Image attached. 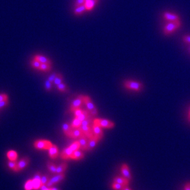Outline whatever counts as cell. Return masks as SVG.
Here are the masks:
<instances>
[{"instance_id": "11a10c76", "label": "cell", "mask_w": 190, "mask_h": 190, "mask_svg": "<svg viewBox=\"0 0 190 190\" xmlns=\"http://www.w3.org/2000/svg\"><path fill=\"white\" fill-rule=\"evenodd\" d=\"M45 190H51V188H47V189H45Z\"/></svg>"}, {"instance_id": "4fadbf2b", "label": "cell", "mask_w": 190, "mask_h": 190, "mask_svg": "<svg viewBox=\"0 0 190 190\" xmlns=\"http://www.w3.org/2000/svg\"><path fill=\"white\" fill-rule=\"evenodd\" d=\"M99 140L95 138V137L94 136L92 137V138L88 139V143H87V150H92V149H94L95 147L96 146V145L97 144L98 141Z\"/></svg>"}, {"instance_id": "f907efd6", "label": "cell", "mask_w": 190, "mask_h": 190, "mask_svg": "<svg viewBox=\"0 0 190 190\" xmlns=\"http://www.w3.org/2000/svg\"><path fill=\"white\" fill-rule=\"evenodd\" d=\"M47 188H48L46 185H41V187H40L39 189H40V190H45Z\"/></svg>"}, {"instance_id": "9f6ffc18", "label": "cell", "mask_w": 190, "mask_h": 190, "mask_svg": "<svg viewBox=\"0 0 190 190\" xmlns=\"http://www.w3.org/2000/svg\"><path fill=\"white\" fill-rule=\"evenodd\" d=\"M189 53H190V47H189Z\"/></svg>"}, {"instance_id": "c3c4849f", "label": "cell", "mask_w": 190, "mask_h": 190, "mask_svg": "<svg viewBox=\"0 0 190 190\" xmlns=\"http://www.w3.org/2000/svg\"><path fill=\"white\" fill-rule=\"evenodd\" d=\"M46 185L47 186V187L48 188H52V187H53V186H54V185L53 183H52L50 180H49V181H47V183L46 184Z\"/></svg>"}, {"instance_id": "8992f818", "label": "cell", "mask_w": 190, "mask_h": 190, "mask_svg": "<svg viewBox=\"0 0 190 190\" xmlns=\"http://www.w3.org/2000/svg\"><path fill=\"white\" fill-rule=\"evenodd\" d=\"M83 103H84V95H80L72 102L70 106V111L74 112V111L76 110V109L80 108V107H81L82 104Z\"/></svg>"}, {"instance_id": "ac0fdd59", "label": "cell", "mask_w": 190, "mask_h": 190, "mask_svg": "<svg viewBox=\"0 0 190 190\" xmlns=\"http://www.w3.org/2000/svg\"><path fill=\"white\" fill-rule=\"evenodd\" d=\"M129 180L126 179H125L124 177H116L114 179V182L118 183L119 184L122 185L124 187H126L129 184Z\"/></svg>"}, {"instance_id": "836d02e7", "label": "cell", "mask_w": 190, "mask_h": 190, "mask_svg": "<svg viewBox=\"0 0 190 190\" xmlns=\"http://www.w3.org/2000/svg\"><path fill=\"white\" fill-rule=\"evenodd\" d=\"M25 190H32L33 189V184L32 180H28L25 184Z\"/></svg>"}, {"instance_id": "ab89813d", "label": "cell", "mask_w": 190, "mask_h": 190, "mask_svg": "<svg viewBox=\"0 0 190 190\" xmlns=\"http://www.w3.org/2000/svg\"><path fill=\"white\" fill-rule=\"evenodd\" d=\"M45 89L47 91H51L52 89V83L48 80L45 82Z\"/></svg>"}, {"instance_id": "f1b7e54d", "label": "cell", "mask_w": 190, "mask_h": 190, "mask_svg": "<svg viewBox=\"0 0 190 190\" xmlns=\"http://www.w3.org/2000/svg\"><path fill=\"white\" fill-rule=\"evenodd\" d=\"M17 164L15 161H10L8 162V166L13 171L18 172V167H17Z\"/></svg>"}, {"instance_id": "d4e9b609", "label": "cell", "mask_w": 190, "mask_h": 190, "mask_svg": "<svg viewBox=\"0 0 190 190\" xmlns=\"http://www.w3.org/2000/svg\"><path fill=\"white\" fill-rule=\"evenodd\" d=\"M86 10V6H85V4H84V5H83L81 6L76 7L74 13H75V15H81V14H83Z\"/></svg>"}, {"instance_id": "e0dca14e", "label": "cell", "mask_w": 190, "mask_h": 190, "mask_svg": "<svg viewBox=\"0 0 190 190\" xmlns=\"http://www.w3.org/2000/svg\"><path fill=\"white\" fill-rule=\"evenodd\" d=\"M78 141L80 144V148H81L83 150H87V147L88 143V139L87 137H81V138L78 139Z\"/></svg>"}, {"instance_id": "9c48e42d", "label": "cell", "mask_w": 190, "mask_h": 190, "mask_svg": "<svg viewBox=\"0 0 190 190\" xmlns=\"http://www.w3.org/2000/svg\"><path fill=\"white\" fill-rule=\"evenodd\" d=\"M121 173H122L123 177H124L125 179H127L129 181L131 180V179H132L131 173L130 170H129L128 165L127 164H123L122 167H121Z\"/></svg>"}, {"instance_id": "52a82bcc", "label": "cell", "mask_w": 190, "mask_h": 190, "mask_svg": "<svg viewBox=\"0 0 190 190\" xmlns=\"http://www.w3.org/2000/svg\"><path fill=\"white\" fill-rule=\"evenodd\" d=\"M163 18L165 21L169 22H174L180 21L179 16L172 13H169V12H165L163 14Z\"/></svg>"}, {"instance_id": "3957f363", "label": "cell", "mask_w": 190, "mask_h": 190, "mask_svg": "<svg viewBox=\"0 0 190 190\" xmlns=\"http://www.w3.org/2000/svg\"><path fill=\"white\" fill-rule=\"evenodd\" d=\"M84 103L86 105L87 110L92 116H95L97 115V109L96 108L94 104L92 102L91 99L89 96H84Z\"/></svg>"}, {"instance_id": "db71d44e", "label": "cell", "mask_w": 190, "mask_h": 190, "mask_svg": "<svg viewBox=\"0 0 190 190\" xmlns=\"http://www.w3.org/2000/svg\"><path fill=\"white\" fill-rule=\"evenodd\" d=\"M188 118H189V120L190 121V109H189V114H188Z\"/></svg>"}, {"instance_id": "9a60e30c", "label": "cell", "mask_w": 190, "mask_h": 190, "mask_svg": "<svg viewBox=\"0 0 190 190\" xmlns=\"http://www.w3.org/2000/svg\"><path fill=\"white\" fill-rule=\"evenodd\" d=\"M73 150L70 148V147H67L65 149H64L63 151L62 152L61 155H60V157H62L63 159H68L70 158V157L73 153Z\"/></svg>"}, {"instance_id": "ba28073f", "label": "cell", "mask_w": 190, "mask_h": 190, "mask_svg": "<svg viewBox=\"0 0 190 190\" xmlns=\"http://www.w3.org/2000/svg\"><path fill=\"white\" fill-rule=\"evenodd\" d=\"M92 130H93V134H94V136L95 138L99 140H101L103 137V131H102V128L97 126V125H95L93 124H92Z\"/></svg>"}, {"instance_id": "b9f144b4", "label": "cell", "mask_w": 190, "mask_h": 190, "mask_svg": "<svg viewBox=\"0 0 190 190\" xmlns=\"http://www.w3.org/2000/svg\"><path fill=\"white\" fill-rule=\"evenodd\" d=\"M57 75V73H53V74L49 76V77H48L47 80L49 81H50V82L52 84V83H53V82H54V81L55 77H56Z\"/></svg>"}, {"instance_id": "ffe728a7", "label": "cell", "mask_w": 190, "mask_h": 190, "mask_svg": "<svg viewBox=\"0 0 190 190\" xmlns=\"http://www.w3.org/2000/svg\"><path fill=\"white\" fill-rule=\"evenodd\" d=\"M34 59L37 60L41 63H47L51 65V62L49 59L46 58V57L41 55H36L34 57Z\"/></svg>"}, {"instance_id": "5b68a950", "label": "cell", "mask_w": 190, "mask_h": 190, "mask_svg": "<svg viewBox=\"0 0 190 190\" xmlns=\"http://www.w3.org/2000/svg\"><path fill=\"white\" fill-rule=\"evenodd\" d=\"M52 143L48 140H38L35 142L34 146L39 149H49L52 147Z\"/></svg>"}, {"instance_id": "603a6c76", "label": "cell", "mask_w": 190, "mask_h": 190, "mask_svg": "<svg viewBox=\"0 0 190 190\" xmlns=\"http://www.w3.org/2000/svg\"><path fill=\"white\" fill-rule=\"evenodd\" d=\"M67 168V164L66 163H63L59 165L58 166H57L56 173H57V174H59V173H63L66 171Z\"/></svg>"}, {"instance_id": "6da1fadb", "label": "cell", "mask_w": 190, "mask_h": 190, "mask_svg": "<svg viewBox=\"0 0 190 190\" xmlns=\"http://www.w3.org/2000/svg\"><path fill=\"white\" fill-rule=\"evenodd\" d=\"M181 22L180 21H177L174 22H169L164 27V33L165 35H169L173 32H175L177 29L180 27Z\"/></svg>"}, {"instance_id": "ee69618b", "label": "cell", "mask_w": 190, "mask_h": 190, "mask_svg": "<svg viewBox=\"0 0 190 190\" xmlns=\"http://www.w3.org/2000/svg\"><path fill=\"white\" fill-rule=\"evenodd\" d=\"M8 100H4V101H2V102H0V110H1V109L3 108L4 107H5L6 106H7V105H8Z\"/></svg>"}, {"instance_id": "681fc988", "label": "cell", "mask_w": 190, "mask_h": 190, "mask_svg": "<svg viewBox=\"0 0 190 190\" xmlns=\"http://www.w3.org/2000/svg\"><path fill=\"white\" fill-rule=\"evenodd\" d=\"M185 190H190V183L186 184L185 187Z\"/></svg>"}, {"instance_id": "83f0119b", "label": "cell", "mask_w": 190, "mask_h": 190, "mask_svg": "<svg viewBox=\"0 0 190 190\" xmlns=\"http://www.w3.org/2000/svg\"><path fill=\"white\" fill-rule=\"evenodd\" d=\"M90 116H92V115L90 114L89 111L88 110H83V111L82 114L79 117H78V118H78L79 120H80L82 122L83 121H84V119H86L87 118V117Z\"/></svg>"}, {"instance_id": "44dd1931", "label": "cell", "mask_w": 190, "mask_h": 190, "mask_svg": "<svg viewBox=\"0 0 190 190\" xmlns=\"http://www.w3.org/2000/svg\"><path fill=\"white\" fill-rule=\"evenodd\" d=\"M83 157H84L83 153H82L78 149V150H76V151L73 152L70 158L75 159V160H79V159H83Z\"/></svg>"}, {"instance_id": "cb8c5ba5", "label": "cell", "mask_w": 190, "mask_h": 190, "mask_svg": "<svg viewBox=\"0 0 190 190\" xmlns=\"http://www.w3.org/2000/svg\"><path fill=\"white\" fill-rule=\"evenodd\" d=\"M7 157L9 161H16L17 158V153L14 150L9 151L7 153Z\"/></svg>"}, {"instance_id": "30bf717a", "label": "cell", "mask_w": 190, "mask_h": 190, "mask_svg": "<svg viewBox=\"0 0 190 190\" xmlns=\"http://www.w3.org/2000/svg\"><path fill=\"white\" fill-rule=\"evenodd\" d=\"M86 137L84 134L83 131L80 127L76 128V129H73L70 137L73 139H79L81 137Z\"/></svg>"}, {"instance_id": "484cf974", "label": "cell", "mask_w": 190, "mask_h": 190, "mask_svg": "<svg viewBox=\"0 0 190 190\" xmlns=\"http://www.w3.org/2000/svg\"><path fill=\"white\" fill-rule=\"evenodd\" d=\"M92 116H90L87 117V118L82 121L81 126H91V124H94V120L92 119Z\"/></svg>"}, {"instance_id": "d590c367", "label": "cell", "mask_w": 190, "mask_h": 190, "mask_svg": "<svg viewBox=\"0 0 190 190\" xmlns=\"http://www.w3.org/2000/svg\"><path fill=\"white\" fill-rule=\"evenodd\" d=\"M70 148L72 149L73 151H75L76 150H78L79 148H80V144L78 141H76L74 143H73L70 146Z\"/></svg>"}, {"instance_id": "e575fe53", "label": "cell", "mask_w": 190, "mask_h": 190, "mask_svg": "<svg viewBox=\"0 0 190 190\" xmlns=\"http://www.w3.org/2000/svg\"><path fill=\"white\" fill-rule=\"evenodd\" d=\"M41 63L35 59H33V60L31 62V65L33 68H36V69L39 70L40 67H41Z\"/></svg>"}, {"instance_id": "7dc6e473", "label": "cell", "mask_w": 190, "mask_h": 190, "mask_svg": "<svg viewBox=\"0 0 190 190\" xmlns=\"http://www.w3.org/2000/svg\"><path fill=\"white\" fill-rule=\"evenodd\" d=\"M33 179L41 180V174H40V173H39V172H37V173H36V174L35 175V176H34V178H33Z\"/></svg>"}, {"instance_id": "f35d334b", "label": "cell", "mask_w": 190, "mask_h": 190, "mask_svg": "<svg viewBox=\"0 0 190 190\" xmlns=\"http://www.w3.org/2000/svg\"><path fill=\"white\" fill-rule=\"evenodd\" d=\"M50 179V177L48 175H44L43 176L41 177V185H46L47 183V182Z\"/></svg>"}, {"instance_id": "8d00e7d4", "label": "cell", "mask_w": 190, "mask_h": 190, "mask_svg": "<svg viewBox=\"0 0 190 190\" xmlns=\"http://www.w3.org/2000/svg\"><path fill=\"white\" fill-rule=\"evenodd\" d=\"M57 89L60 91H61V92H67L68 91V89H67V87L66 86V85L64 83H60V84L57 85Z\"/></svg>"}, {"instance_id": "7bdbcfd3", "label": "cell", "mask_w": 190, "mask_h": 190, "mask_svg": "<svg viewBox=\"0 0 190 190\" xmlns=\"http://www.w3.org/2000/svg\"><path fill=\"white\" fill-rule=\"evenodd\" d=\"M86 0H76L75 2V6L78 7L79 6H81L83 5H84Z\"/></svg>"}, {"instance_id": "d6a6232c", "label": "cell", "mask_w": 190, "mask_h": 190, "mask_svg": "<svg viewBox=\"0 0 190 190\" xmlns=\"http://www.w3.org/2000/svg\"><path fill=\"white\" fill-rule=\"evenodd\" d=\"M32 181H33V189L38 190L41 187V180L33 179L32 180Z\"/></svg>"}, {"instance_id": "816d5d0a", "label": "cell", "mask_w": 190, "mask_h": 190, "mask_svg": "<svg viewBox=\"0 0 190 190\" xmlns=\"http://www.w3.org/2000/svg\"><path fill=\"white\" fill-rule=\"evenodd\" d=\"M51 190H60V189H59L58 188H53V187H52V188H51Z\"/></svg>"}, {"instance_id": "f546056e", "label": "cell", "mask_w": 190, "mask_h": 190, "mask_svg": "<svg viewBox=\"0 0 190 190\" xmlns=\"http://www.w3.org/2000/svg\"><path fill=\"white\" fill-rule=\"evenodd\" d=\"M47 167L49 171L52 173H56V169H57V166L54 163H52L51 162H47Z\"/></svg>"}, {"instance_id": "f6af8a7d", "label": "cell", "mask_w": 190, "mask_h": 190, "mask_svg": "<svg viewBox=\"0 0 190 190\" xmlns=\"http://www.w3.org/2000/svg\"><path fill=\"white\" fill-rule=\"evenodd\" d=\"M183 41L184 43L190 44V35H185L183 37Z\"/></svg>"}, {"instance_id": "7402d4cb", "label": "cell", "mask_w": 190, "mask_h": 190, "mask_svg": "<svg viewBox=\"0 0 190 190\" xmlns=\"http://www.w3.org/2000/svg\"><path fill=\"white\" fill-rule=\"evenodd\" d=\"M99 0H90L86 3H85V6L86 7V10L91 11L94 7L95 5L98 3Z\"/></svg>"}, {"instance_id": "2e32d148", "label": "cell", "mask_w": 190, "mask_h": 190, "mask_svg": "<svg viewBox=\"0 0 190 190\" xmlns=\"http://www.w3.org/2000/svg\"><path fill=\"white\" fill-rule=\"evenodd\" d=\"M64 179H65V174L63 173H59V174H57V175L51 178L49 180L54 185H55L59 183V182H60V181L63 180Z\"/></svg>"}, {"instance_id": "4dcf8cb0", "label": "cell", "mask_w": 190, "mask_h": 190, "mask_svg": "<svg viewBox=\"0 0 190 190\" xmlns=\"http://www.w3.org/2000/svg\"><path fill=\"white\" fill-rule=\"evenodd\" d=\"M63 76L61 74H57L54 81L53 83L55 85V86H57V85L60 84V83H63Z\"/></svg>"}, {"instance_id": "d6986e66", "label": "cell", "mask_w": 190, "mask_h": 190, "mask_svg": "<svg viewBox=\"0 0 190 190\" xmlns=\"http://www.w3.org/2000/svg\"><path fill=\"white\" fill-rule=\"evenodd\" d=\"M72 127H71L70 125L68 123H65L62 125V130L63 131V133L66 136L70 137L71 132L72 131Z\"/></svg>"}, {"instance_id": "7c38bea8", "label": "cell", "mask_w": 190, "mask_h": 190, "mask_svg": "<svg viewBox=\"0 0 190 190\" xmlns=\"http://www.w3.org/2000/svg\"><path fill=\"white\" fill-rule=\"evenodd\" d=\"M29 162H30V159L28 157H25L22 158L17 164L18 171H21L24 168H25L28 165V164H29Z\"/></svg>"}, {"instance_id": "8fae6325", "label": "cell", "mask_w": 190, "mask_h": 190, "mask_svg": "<svg viewBox=\"0 0 190 190\" xmlns=\"http://www.w3.org/2000/svg\"><path fill=\"white\" fill-rule=\"evenodd\" d=\"M92 126H81L80 127V128L81 129V130L83 131L84 134L87 139H90V138H92V137H94V134H93V130H92Z\"/></svg>"}, {"instance_id": "277c9868", "label": "cell", "mask_w": 190, "mask_h": 190, "mask_svg": "<svg viewBox=\"0 0 190 190\" xmlns=\"http://www.w3.org/2000/svg\"><path fill=\"white\" fill-rule=\"evenodd\" d=\"M94 124L97 125L102 128L110 129L115 126V124L111 121L105 119H94Z\"/></svg>"}, {"instance_id": "bcb514c9", "label": "cell", "mask_w": 190, "mask_h": 190, "mask_svg": "<svg viewBox=\"0 0 190 190\" xmlns=\"http://www.w3.org/2000/svg\"><path fill=\"white\" fill-rule=\"evenodd\" d=\"M6 100H8V97L6 94H0V102H2V101Z\"/></svg>"}, {"instance_id": "4316f807", "label": "cell", "mask_w": 190, "mask_h": 190, "mask_svg": "<svg viewBox=\"0 0 190 190\" xmlns=\"http://www.w3.org/2000/svg\"><path fill=\"white\" fill-rule=\"evenodd\" d=\"M81 123L82 122L80 120H79L78 118H75L72 121V123L71 124V127L72 129H76L79 128L81 126Z\"/></svg>"}, {"instance_id": "1f68e13d", "label": "cell", "mask_w": 190, "mask_h": 190, "mask_svg": "<svg viewBox=\"0 0 190 190\" xmlns=\"http://www.w3.org/2000/svg\"><path fill=\"white\" fill-rule=\"evenodd\" d=\"M51 69V66L50 64H47V63H41V67H40L39 70H41L43 71H45L47 72L49 71Z\"/></svg>"}, {"instance_id": "5bb4252c", "label": "cell", "mask_w": 190, "mask_h": 190, "mask_svg": "<svg viewBox=\"0 0 190 190\" xmlns=\"http://www.w3.org/2000/svg\"><path fill=\"white\" fill-rule=\"evenodd\" d=\"M59 155L58 148L55 145H52V147L49 149V155L51 159H55Z\"/></svg>"}, {"instance_id": "f5cc1de1", "label": "cell", "mask_w": 190, "mask_h": 190, "mask_svg": "<svg viewBox=\"0 0 190 190\" xmlns=\"http://www.w3.org/2000/svg\"><path fill=\"white\" fill-rule=\"evenodd\" d=\"M123 190H131V189H129V188H127L126 187H125L123 188Z\"/></svg>"}, {"instance_id": "60d3db41", "label": "cell", "mask_w": 190, "mask_h": 190, "mask_svg": "<svg viewBox=\"0 0 190 190\" xmlns=\"http://www.w3.org/2000/svg\"><path fill=\"white\" fill-rule=\"evenodd\" d=\"M83 110H81V108H78V109H76V110L74 111V113H75V118H78L83 113Z\"/></svg>"}, {"instance_id": "74e56055", "label": "cell", "mask_w": 190, "mask_h": 190, "mask_svg": "<svg viewBox=\"0 0 190 190\" xmlns=\"http://www.w3.org/2000/svg\"><path fill=\"white\" fill-rule=\"evenodd\" d=\"M124 187V186L115 182L112 185V188L114 190H123Z\"/></svg>"}, {"instance_id": "7a4b0ae2", "label": "cell", "mask_w": 190, "mask_h": 190, "mask_svg": "<svg viewBox=\"0 0 190 190\" xmlns=\"http://www.w3.org/2000/svg\"><path fill=\"white\" fill-rule=\"evenodd\" d=\"M124 86L126 89H128L135 91H140L143 88V84L140 82L135 81L132 80H126L124 82Z\"/></svg>"}]
</instances>
